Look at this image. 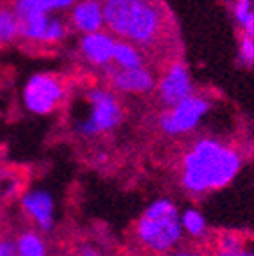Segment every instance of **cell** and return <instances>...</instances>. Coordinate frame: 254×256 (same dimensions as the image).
Returning a JSON list of instances; mask_svg holds the SVG:
<instances>
[{
	"instance_id": "ac0fdd59",
	"label": "cell",
	"mask_w": 254,
	"mask_h": 256,
	"mask_svg": "<svg viewBox=\"0 0 254 256\" xmlns=\"http://www.w3.org/2000/svg\"><path fill=\"white\" fill-rule=\"evenodd\" d=\"M166 256H206L202 251H199V249H194V248H176L172 249L171 252H167Z\"/></svg>"
},
{
	"instance_id": "e0dca14e",
	"label": "cell",
	"mask_w": 254,
	"mask_h": 256,
	"mask_svg": "<svg viewBox=\"0 0 254 256\" xmlns=\"http://www.w3.org/2000/svg\"><path fill=\"white\" fill-rule=\"evenodd\" d=\"M112 57L118 60V64H120L121 68H137V66H142L137 50L130 43H126V41H116L114 56Z\"/></svg>"
},
{
	"instance_id": "30bf717a",
	"label": "cell",
	"mask_w": 254,
	"mask_h": 256,
	"mask_svg": "<svg viewBox=\"0 0 254 256\" xmlns=\"http://www.w3.org/2000/svg\"><path fill=\"white\" fill-rule=\"evenodd\" d=\"M110 82L116 89L124 92H148L155 86L153 75L142 66L114 70L110 75Z\"/></svg>"
},
{
	"instance_id": "5bb4252c",
	"label": "cell",
	"mask_w": 254,
	"mask_h": 256,
	"mask_svg": "<svg viewBox=\"0 0 254 256\" xmlns=\"http://www.w3.org/2000/svg\"><path fill=\"white\" fill-rule=\"evenodd\" d=\"M73 4H75V0H11V8L18 16L62 11Z\"/></svg>"
},
{
	"instance_id": "603a6c76",
	"label": "cell",
	"mask_w": 254,
	"mask_h": 256,
	"mask_svg": "<svg viewBox=\"0 0 254 256\" xmlns=\"http://www.w3.org/2000/svg\"><path fill=\"white\" fill-rule=\"evenodd\" d=\"M242 25L246 27V30L249 32V36L254 38V14L252 12H249V14L246 16V20L242 22Z\"/></svg>"
},
{
	"instance_id": "d6986e66",
	"label": "cell",
	"mask_w": 254,
	"mask_h": 256,
	"mask_svg": "<svg viewBox=\"0 0 254 256\" xmlns=\"http://www.w3.org/2000/svg\"><path fill=\"white\" fill-rule=\"evenodd\" d=\"M0 256H16L12 238H9V236H0Z\"/></svg>"
},
{
	"instance_id": "cb8c5ba5",
	"label": "cell",
	"mask_w": 254,
	"mask_h": 256,
	"mask_svg": "<svg viewBox=\"0 0 254 256\" xmlns=\"http://www.w3.org/2000/svg\"><path fill=\"white\" fill-rule=\"evenodd\" d=\"M0 236H2V219H0Z\"/></svg>"
},
{
	"instance_id": "2e32d148",
	"label": "cell",
	"mask_w": 254,
	"mask_h": 256,
	"mask_svg": "<svg viewBox=\"0 0 254 256\" xmlns=\"http://www.w3.org/2000/svg\"><path fill=\"white\" fill-rule=\"evenodd\" d=\"M20 40V18L11 6L0 4V46H9Z\"/></svg>"
},
{
	"instance_id": "52a82bcc",
	"label": "cell",
	"mask_w": 254,
	"mask_h": 256,
	"mask_svg": "<svg viewBox=\"0 0 254 256\" xmlns=\"http://www.w3.org/2000/svg\"><path fill=\"white\" fill-rule=\"evenodd\" d=\"M210 108V102L201 96H187L172 105L160 118V128L169 136H183L192 132Z\"/></svg>"
},
{
	"instance_id": "7a4b0ae2",
	"label": "cell",
	"mask_w": 254,
	"mask_h": 256,
	"mask_svg": "<svg viewBox=\"0 0 254 256\" xmlns=\"http://www.w3.org/2000/svg\"><path fill=\"white\" fill-rule=\"evenodd\" d=\"M102 9L108 30L142 48L167 30L169 14L160 0H105Z\"/></svg>"
},
{
	"instance_id": "8992f818",
	"label": "cell",
	"mask_w": 254,
	"mask_h": 256,
	"mask_svg": "<svg viewBox=\"0 0 254 256\" xmlns=\"http://www.w3.org/2000/svg\"><path fill=\"white\" fill-rule=\"evenodd\" d=\"M20 210L25 219L41 233H52L57 226V200L50 188L32 187L20 196Z\"/></svg>"
},
{
	"instance_id": "9a60e30c",
	"label": "cell",
	"mask_w": 254,
	"mask_h": 256,
	"mask_svg": "<svg viewBox=\"0 0 254 256\" xmlns=\"http://www.w3.org/2000/svg\"><path fill=\"white\" fill-rule=\"evenodd\" d=\"M212 256H254V242L234 233H224L218 236Z\"/></svg>"
},
{
	"instance_id": "4fadbf2b",
	"label": "cell",
	"mask_w": 254,
	"mask_h": 256,
	"mask_svg": "<svg viewBox=\"0 0 254 256\" xmlns=\"http://www.w3.org/2000/svg\"><path fill=\"white\" fill-rule=\"evenodd\" d=\"M180 222H182L183 235L192 240H204L208 236V220L201 210L194 206H187L180 210Z\"/></svg>"
},
{
	"instance_id": "44dd1931",
	"label": "cell",
	"mask_w": 254,
	"mask_h": 256,
	"mask_svg": "<svg viewBox=\"0 0 254 256\" xmlns=\"http://www.w3.org/2000/svg\"><path fill=\"white\" fill-rule=\"evenodd\" d=\"M76 256H104V254L92 244H82L78 248V251H76Z\"/></svg>"
},
{
	"instance_id": "8fae6325",
	"label": "cell",
	"mask_w": 254,
	"mask_h": 256,
	"mask_svg": "<svg viewBox=\"0 0 254 256\" xmlns=\"http://www.w3.org/2000/svg\"><path fill=\"white\" fill-rule=\"evenodd\" d=\"M80 50L84 57L92 64H105L114 56V41L107 34L91 32L86 34L80 41Z\"/></svg>"
},
{
	"instance_id": "5b68a950",
	"label": "cell",
	"mask_w": 254,
	"mask_h": 256,
	"mask_svg": "<svg viewBox=\"0 0 254 256\" xmlns=\"http://www.w3.org/2000/svg\"><path fill=\"white\" fill-rule=\"evenodd\" d=\"M66 98V84L57 73H36L25 82L22 102L27 112L34 116L54 114Z\"/></svg>"
},
{
	"instance_id": "277c9868",
	"label": "cell",
	"mask_w": 254,
	"mask_h": 256,
	"mask_svg": "<svg viewBox=\"0 0 254 256\" xmlns=\"http://www.w3.org/2000/svg\"><path fill=\"white\" fill-rule=\"evenodd\" d=\"M86 108L75 112L72 128L76 136L92 139L114 130L123 120V108L112 92L104 89H91L84 96Z\"/></svg>"
},
{
	"instance_id": "9c48e42d",
	"label": "cell",
	"mask_w": 254,
	"mask_h": 256,
	"mask_svg": "<svg viewBox=\"0 0 254 256\" xmlns=\"http://www.w3.org/2000/svg\"><path fill=\"white\" fill-rule=\"evenodd\" d=\"M70 24L84 34L98 32L104 25V9L100 0H80L70 12Z\"/></svg>"
},
{
	"instance_id": "7402d4cb",
	"label": "cell",
	"mask_w": 254,
	"mask_h": 256,
	"mask_svg": "<svg viewBox=\"0 0 254 256\" xmlns=\"http://www.w3.org/2000/svg\"><path fill=\"white\" fill-rule=\"evenodd\" d=\"M249 12V0H238V4H236V18L240 20V24L246 20V16Z\"/></svg>"
},
{
	"instance_id": "ffe728a7",
	"label": "cell",
	"mask_w": 254,
	"mask_h": 256,
	"mask_svg": "<svg viewBox=\"0 0 254 256\" xmlns=\"http://www.w3.org/2000/svg\"><path fill=\"white\" fill-rule=\"evenodd\" d=\"M242 56L246 60L252 62L254 60V41L250 38H244L242 41Z\"/></svg>"
},
{
	"instance_id": "6da1fadb",
	"label": "cell",
	"mask_w": 254,
	"mask_h": 256,
	"mask_svg": "<svg viewBox=\"0 0 254 256\" xmlns=\"http://www.w3.org/2000/svg\"><path fill=\"white\" fill-rule=\"evenodd\" d=\"M240 168L242 158L233 148L215 139H199L183 155L180 180L183 190L201 198L228 187Z\"/></svg>"
},
{
	"instance_id": "ba28073f",
	"label": "cell",
	"mask_w": 254,
	"mask_h": 256,
	"mask_svg": "<svg viewBox=\"0 0 254 256\" xmlns=\"http://www.w3.org/2000/svg\"><path fill=\"white\" fill-rule=\"evenodd\" d=\"M158 94L160 100L169 107L192 94L190 76H188V70L185 68V64L180 60L171 62V66L167 68V72L164 73L162 80H160Z\"/></svg>"
},
{
	"instance_id": "7c38bea8",
	"label": "cell",
	"mask_w": 254,
	"mask_h": 256,
	"mask_svg": "<svg viewBox=\"0 0 254 256\" xmlns=\"http://www.w3.org/2000/svg\"><path fill=\"white\" fill-rule=\"evenodd\" d=\"M16 256H50L44 233L36 228H25L12 238Z\"/></svg>"
},
{
	"instance_id": "3957f363",
	"label": "cell",
	"mask_w": 254,
	"mask_h": 256,
	"mask_svg": "<svg viewBox=\"0 0 254 256\" xmlns=\"http://www.w3.org/2000/svg\"><path fill=\"white\" fill-rule=\"evenodd\" d=\"M135 238L144 251L164 254L176 249L183 240L180 208L171 198L151 201L135 222Z\"/></svg>"
}]
</instances>
